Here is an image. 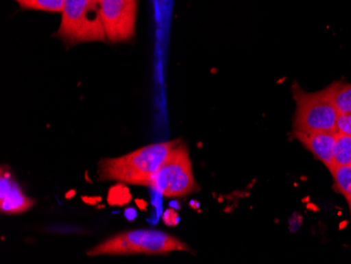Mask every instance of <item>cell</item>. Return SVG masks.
I'll use <instances>...</instances> for the list:
<instances>
[{
    "label": "cell",
    "instance_id": "3",
    "mask_svg": "<svg viewBox=\"0 0 351 264\" xmlns=\"http://www.w3.org/2000/svg\"><path fill=\"white\" fill-rule=\"evenodd\" d=\"M57 36L71 45L106 41L100 0H66Z\"/></svg>",
    "mask_w": 351,
    "mask_h": 264
},
{
    "label": "cell",
    "instance_id": "6",
    "mask_svg": "<svg viewBox=\"0 0 351 264\" xmlns=\"http://www.w3.org/2000/svg\"><path fill=\"white\" fill-rule=\"evenodd\" d=\"M106 39L123 43L135 35L138 0H100Z\"/></svg>",
    "mask_w": 351,
    "mask_h": 264
},
{
    "label": "cell",
    "instance_id": "8",
    "mask_svg": "<svg viewBox=\"0 0 351 264\" xmlns=\"http://www.w3.org/2000/svg\"><path fill=\"white\" fill-rule=\"evenodd\" d=\"M293 135L330 171L332 167L333 151L337 141V131L315 133L293 132Z\"/></svg>",
    "mask_w": 351,
    "mask_h": 264
},
{
    "label": "cell",
    "instance_id": "13",
    "mask_svg": "<svg viewBox=\"0 0 351 264\" xmlns=\"http://www.w3.org/2000/svg\"><path fill=\"white\" fill-rule=\"evenodd\" d=\"M336 129L338 133L351 136V114H339Z\"/></svg>",
    "mask_w": 351,
    "mask_h": 264
},
{
    "label": "cell",
    "instance_id": "14",
    "mask_svg": "<svg viewBox=\"0 0 351 264\" xmlns=\"http://www.w3.org/2000/svg\"><path fill=\"white\" fill-rule=\"evenodd\" d=\"M163 220H165V224H169V226H173V224L178 222L177 213L173 212V211H167L165 216H163Z\"/></svg>",
    "mask_w": 351,
    "mask_h": 264
},
{
    "label": "cell",
    "instance_id": "2",
    "mask_svg": "<svg viewBox=\"0 0 351 264\" xmlns=\"http://www.w3.org/2000/svg\"><path fill=\"white\" fill-rule=\"evenodd\" d=\"M176 251H189L178 238L157 230H135L120 232L88 251V256L165 255Z\"/></svg>",
    "mask_w": 351,
    "mask_h": 264
},
{
    "label": "cell",
    "instance_id": "7",
    "mask_svg": "<svg viewBox=\"0 0 351 264\" xmlns=\"http://www.w3.org/2000/svg\"><path fill=\"white\" fill-rule=\"evenodd\" d=\"M34 206V200L25 196L9 169H1L0 210L3 214L17 215L27 212Z\"/></svg>",
    "mask_w": 351,
    "mask_h": 264
},
{
    "label": "cell",
    "instance_id": "1",
    "mask_svg": "<svg viewBox=\"0 0 351 264\" xmlns=\"http://www.w3.org/2000/svg\"><path fill=\"white\" fill-rule=\"evenodd\" d=\"M179 141L154 143L137 151L99 163V180L118 181L149 188L154 175Z\"/></svg>",
    "mask_w": 351,
    "mask_h": 264
},
{
    "label": "cell",
    "instance_id": "12",
    "mask_svg": "<svg viewBox=\"0 0 351 264\" xmlns=\"http://www.w3.org/2000/svg\"><path fill=\"white\" fill-rule=\"evenodd\" d=\"M66 0H23L21 5L25 9L62 13Z\"/></svg>",
    "mask_w": 351,
    "mask_h": 264
},
{
    "label": "cell",
    "instance_id": "11",
    "mask_svg": "<svg viewBox=\"0 0 351 264\" xmlns=\"http://www.w3.org/2000/svg\"><path fill=\"white\" fill-rule=\"evenodd\" d=\"M351 165V136L337 132V141L333 151L332 167ZM331 167V169H332Z\"/></svg>",
    "mask_w": 351,
    "mask_h": 264
},
{
    "label": "cell",
    "instance_id": "15",
    "mask_svg": "<svg viewBox=\"0 0 351 264\" xmlns=\"http://www.w3.org/2000/svg\"><path fill=\"white\" fill-rule=\"evenodd\" d=\"M17 1H19V3H21V1H23V0H17Z\"/></svg>",
    "mask_w": 351,
    "mask_h": 264
},
{
    "label": "cell",
    "instance_id": "10",
    "mask_svg": "<svg viewBox=\"0 0 351 264\" xmlns=\"http://www.w3.org/2000/svg\"><path fill=\"white\" fill-rule=\"evenodd\" d=\"M335 189L346 199L351 214V165L333 167L330 169Z\"/></svg>",
    "mask_w": 351,
    "mask_h": 264
},
{
    "label": "cell",
    "instance_id": "9",
    "mask_svg": "<svg viewBox=\"0 0 351 264\" xmlns=\"http://www.w3.org/2000/svg\"><path fill=\"white\" fill-rule=\"evenodd\" d=\"M325 91L339 114H351V84L336 82Z\"/></svg>",
    "mask_w": 351,
    "mask_h": 264
},
{
    "label": "cell",
    "instance_id": "4",
    "mask_svg": "<svg viewBox=\"0 0 351 264\" xmlns=\"http://www.w3.org/2000/svg\"><path fill=\"white\" fill-rule=\"evenodd\" d=\"M149 188L167 198H182L198 191L186 145L178 143L171 149Z\"/></svg>",
    "mask_w": 351,
    "mask_h": 264
},
{
    "label": "cell",
    "instance_id": "5",
    "mask_svg": "<svg viewBox=\"0 0 351 264\" xmlns=\"http://www.w3.org/2000/svg\"><path fill=\"white\" fill-rule=\"evenodd\" d=\"M297 102L293 132L337 131L338 111L333 106L326 91L317 93H305L303 91L295 92Z\"/></svg>",
    "mask_w": 351,
    "mask_h": 264
}]
</instances>
